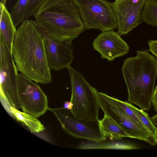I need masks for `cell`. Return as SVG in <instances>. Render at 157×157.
Here are the masks:
<instances>
[{
    "label": "cell",
    "instance_id": "cell-1",
    "mask_svg": "<svg viewBox=\"0 0 157 157\" xmlns=\"http://www.w3.org/2000/svg\"><path fill=\"white\" fill-rule=\"evenodd\" d=\"M12 53L18 71L38 83L52 82L43 36L34 21L27 19L21 23L15 37Z\"/></svg>",
    "mask_w": 157,
    "mask_h": 157
},
{
    "label": "cell",
    "instance_id": "cell-2",
    "mask_svg": "<svg viewBox=\"0 0 157 157\" xmlns=\"http://www.w3.org/2000/svg\"><path fill=\"white\" fill-rule=\"evenodd\" d=\"M37 26L56 41H71L86 29L73 0H46L33 15Z\"/></svg>",
    "mask_w": 157,
    "mask_h": 157
},
{
    "label": "cell",
    "instance_id": "cell-3",
    "mask_svg": "<svg viewBox=\"0 0 157 157\" xmlns=\"http://www.w3.org/2000/svg\"><path fill=\"white\" fill-rule=\"evenodd\" d=\"M121 70L128 93V101L149 111L157 75V59L145 50L124 61Z\"/></svg>",
    "mask_w": 157,
    "mask_h": 157
},
{
    "label": "cell",
    "instance_id": "cell-4",
    "mask_svg": "<svg viewBox=\"0 0 157 157\" xmlns=\"http://www.w3.org/2000/svg\"><path fill=\"white\" fill-rule=\"evenodd\" d=\"M71 84L70 110L76 118L90 121L99 120L100 107L96 95L92 86L83 75L71 66L67 68Z\"/></svg>",
    "mask_w": 157,
    "mask_h": 157
},
{
    "label": "cell",
    "instance_id": "cell-5",
    "mask_svg": "<svg viewBox=\"0 0 157 157\" xmlns=\"http://www.w3.org/2000/svg\"><path fill=\"white\" fill-rule=\"evenodd\" d=\"M86 29L102 31L118 28L112 3L106 0H73Z\"/></svg>",
    "mask_w": 157,
    "mask_h": 157
},
{
    "label": "cell",
    "instance_id": "cell-6",
    "mask_svg": "<svg viewBox=\"0 0 157 157\" xmlns=\"http://www.w3.org/2000/svg\"><path fill=\"white\" fill-rule=\"evenodd\" d=\"M34 82L18 73L16 95L12 107L37 118L49 107L47 96L38 82Z\"/></svg>",
    "mask_w": 157,
    "mask_h": 157
},
{
    "label": "cell",
    "instance_id": "cell-7",
    "mask_svg": "<svg viewBox=\"0 0 157 157\" xmlns=\"http://www.w3.org/2000/svg\"><path fill=\"white\" fill-rule=\"evenodd\" d=\"M18 71L12 54L0 37V99L8 112L16 98Z\"/></svg>",
    "mask_w": 157,
    "mask_h": 157
},
{
    "label": "cell",
    "instance_id": "cell-8",
    "mask_svg": "<svg viewBox=\"0 0 157 157\" xmlns=\"http://www.w3.org/2000/svg\"><path fill=\"white\" fill-rule=\"evenodd\" d=\"M59 122L64 131L77 138L99 141L105 139L100 132L98 120L90 121L78 119L70 110L63 107L49 108Z\"/></svg>",
    "mask_w": 157,
    "mask_h": 157
},
{
    "label": "cell",
    "instance_id": "cell-9",
    "mask_svg": "<svg viewBox=\"0 0 157 157\" xmlns=\"http://www.w3.org/2000/svg\"><path fill=\"white\" fill-rule=\"evenodd\" d=\"M101 108L105 114L113 119L131 136V138L143 140L147 130L127 114L118 104L115 98L100 92L94 87Z\"/></svg>",
    "mask_w": 157,
    "mask_h": 157
},
{
    "label": "cell",
    "instance_id": "cell-10",
    "mask_svg": "<svg viewBox=\"0 0 157 157\" xmlns=\"http://www.w3.org/2000/svg\"><path fill=\"white\" fill-rule=\"evenodd\" d=\"M146 0H115L112 3L118 23L117 33L127 34L144 22L142 12Z\"/></svg>",
    "mask_w": 157,
    "mask_h": 157
},
{
    "label": "cell",
    "instance_id": "cell-11",
    "mask_svg": "<svg viewBox=\"0 0 157 157\" xmlns=\"http://www.w3.org/2000/svg\"><path fill=\"white\" fill-rule=\"evenodd\" d=\"M41 32L43 37L46 59L50 71H59L71 66L74 59V47L72 42L54 41Z\"/></svg>",
    "mask_w": 157,
    "mask_h": 157
},
{
    "label": "cell",
    "instance_id": "cell-12",
    "mask_svg": "<svg viewBox=\"0 0 157 157\" xmlns=\"http://www.w3.org/2000/svg\"><path fill=\"white\" fill-rule=\"evenodd\" d=\"M94 49L101 54L102 59L108 61L128 53L129 47L117 33L113 30L102 31L93 42Z\"/></svg>",
    "mask_w": 157,
    "mask_h": 157
},
{
    "label": "cell",
    "instance_id": "cell-13",
    "mask_svg": "<svg viewBox=\"0 0 157 157\" xmlns=\"http://www.w3.org/2000/svg\"><path fill=\"white\" fill-rule=\"evenodd\" d=\"M0 37L5 42L12 54V47L17 30L10 13L5 6V3L0 4Z\"/></svg>",
    "mask_w": 157,
    "mask_h": 157
},
{
    "label": "cell",
    "instance_id": "cell-14",
    "mask_svg": "<svg viewBox=\"0 0 157 157\" xmlns=\"http://www.w3.org/2000/svg\"><path fill=\"white\" fill-rule=\"evenodd\" d=\"M122 139H105L99 141L86 140L79 144L77 148L80 149H109L123 150L140 148L135 144L124 141Z\"/></svg>",
    "mask_w": 157,
    "mask_h": 157
},
{
    "label": "cell",
    "instance_id": "cell-15",
    "mask_svg": "<svg viewBox=\"0 0 157 157\" xmlns=\"http://www.w3.org/2000/svg\"><path fill=\"white\" fill-rule=\"evenodd\" d=\"M101 134L105 139L121 140L124 137L131 138L130 136L118 124L109 116L105 114L101 120H98Z\"/></svg>",
    "mask_w": 157,
    "mask_h": 157
},
{
    "label": "cell",
    "instance_id": "cell-16",
    "mask_svg": "<svg viewBox=\"0 0 157 157\" xmlns=\"http://www.w3.org/2000/svg\"><path fill=\"white\" fill-rule=\"evenodd\" d=\"M9 113L26 127L32 133H39L45 130L43 124L36 118L29 113L12 107H10Z\"/></svg>",
    "mask_w": 157,
    "mask_h": 157
},
{
    "label": "cell",
    "instance_id": "cell-17",
    "mask_svg": "<svg viewBox=\"0 0 157 157\" xmlns=\"http://www.w3.org/2000/svg\"><path fill=\"white\" fill-rule=\"evenodd\" d=\"M144 22L157 27V0H146L143 12Z\"/></svg>",
    "mask_w": 157,
    "mask_h": 157
},
{
    "label": "cell",
    "instance_id": "cell-18",
    "mask_svg": "<svg viewBox=\"0 0 157 157\" xmlns=\"http://www.w3.org/2000/svg\"><path fill=\"white\" fill-rule=\"evenodd\" d=\"M129 105L144 126L149 132L154 139L157 141L156 139L157 127L152 123L148 114L143 109H139L130 103H129Z\"/></svg>",
    "mask_w": 157,
    "mask_h": 157
},
{
    "label": "cell",
    "instance_id": "cell-19",
    "mask_svg": "<svg viewBox=\"0 0 157 157\" xmlns=\"http://www.w3.org/2000/svg\"><path fill=\"white\" fill-rule=\"evenodd\" d=\"M29 0H18L10 13L16 27L24 21L26 7Z\"/></svg>",
    "mask_w": 157,
    "mask_h": 157
},
{
    "label": "cell",
    "instance_id": "cell-20",
    "mask_svg": "<svg viewBox=\"0 0 157 157\" xmlns=\"http://www.w3.org/2000/svg\"><path fill=\"white\" fill-rule=\"evenodd\" d=\"M46 0H29L24 17V21L33 16L35 12Z\"/></svg>",
    "mask_w": 157,
    "mask_h": 157
},
{
    "label": "cell",
    "instance_id": "cell-21",
    "mask_svg": "<svg viewBox=\"0 0 157 157\" xmlns=\"http://www.w3.org/2000/svg\"><path fill=\"white\" fill-rule=\"evenodd\" d=\"M115 99L118 104L127 114L134 119L138 123L145 127L130 107L129 103L126 101H121L116 98Z\"/></svg>",
    "mask_w": 157,
    "mask_h": 157
},
{
    "label": "cell",
    "instance_id": "cell-22",
    "mask_svg": "<svg viewBox=\"0 0 157 157\" xmlns=\"http://www.w3.org/2000/svg\"><path fill=\"white\" fill-rule=\"evenodd\" d=\"M148 44L149 47L148 51L157 58V40H150L148 42Z\"/></svg>",
    "mask_w": 157,
    "mask_h": 157
},
{
    "label": "cell",
    "instance_id": "cell-23",
    "mask_svg": "<svg viewBox=\"0 0 157 157\" xmlns=\"http://www.w3.org/2000/svg\"><path fill=\"white\" fill-rule=\"evenodd\" d=\"M151 104L154 110L157 113V84L154 89Z\"/></svg>",
    "mask_w": 157,
    "mask_h": 157
},
{
    "label": "cell",
    "instance_id": "cell-24",
    "mask_svg": "<svg viewBox=\"0 0 157 157\" xmlns=\"http://www.w3.org/2000/svg\"><path fill=\"white\" fill-rule=\"evenodd\" d=\"M72 106V104L70 101V102L65 101L63 104V107L67 109L71 110Z\"/></svg>",
    "mask_w": 157,
    "mask_h": 157
},
{
    "label": "cell",
    "instance_id": "cell-25",
    "mask_svg": "<svg viewBox=\"0 0 157 157\" xmlns=\"http://www.w3.org/2000/svg\"><path fill=\"white\" fill-rule=\"evenodd\" d=\"M150 118L154 125L155 126H157V114L150 117Z\"/></svg>",
    "mask_w": 157,
    "mask_h": 157
},
{
    "label": "cell",
    "instance_id": "cell-26",
    "mask_svg": "<svg viewBox=\"0 0 157 157\" xmlns=\"http://www.w3.org/2000/svg\"><path fill=\"white\" fill-rule=\"evenodd\" d=\"M156 139L157 141V128H156Z\"/></svg>",
    "mask_w": 157,
    "mask_h": 157
}]
</instances>
